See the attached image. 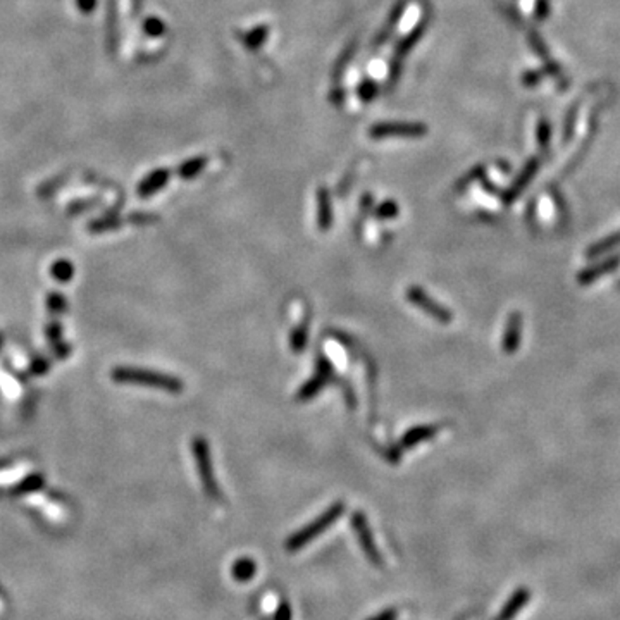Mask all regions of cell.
<instances>
[{
    "mask_svg": "<svg viewBox=\"0 0 620 620\" xmlns=\"http://www.w3.org/2000/svg\"><path fill=\"white\" fill-rule=\"evenodd\" d=\"M112 379L117 383L143 384V386L169 391V393H181L183 391V383L176 377L156 372V370L137 369V367H117L112 370Z\"/></svg>",
    "mask_w": 620,
    "mask_h": 620,
    "instance_id": "6da1fadb",
    "label": "cell"
},
{
    "mask_svg": "<svg viewBox=\"0 0 620 620\" xmlns=\"http://www.w3.org/2000/svg\"><path fill=\"white\" fill-rule=\"evenodd\" d=\"M343 510H345L343 504H335L333 507H329L321 517H319V519H315L310 526H307L305 529L293 534L292 538L288 539V543H286V550L293 553L298 552V550L303 548L305 545H309L312 539L317 538L321 533H324L329 526H333V524L338 520V517L343 513Z\"/></svg>",
    "mask_w": 620,
    "mask_h": 620,
    "instance_id": "7a4b0ae2",
    "label": "cell"
},
{
    "mask_svg": "<svg viewBox=\"0 0 620 620\" xmlns=\"http://www.w3.org/2000/svg\"><path fill=\"white\" fill-rule=\"evenodd\" d=\"M192 450L195 455V460L198 465V474H200L202 484H204V490L212 500H221V491H219L218 484H216L214 471H212V458H211V448H209V443L205 441L202 436H197L192 441Z\"/></svg>",
    "mask_w": 620,
    "mask_h": 620,
    "instance_id": "3957f363",
    "label": "cell"
},
{
    "mask_svg": "<svg viewBox=\"0 0 620 620\" xmlns=\"http://www.w3.org/2000/svg\"><path fill=\"white\" fill-rule=\"evenodd\" d=\"M407 298H409V302L412 303V305L419 307V309L425 312V314L431 315L434 321L441 322V324H448V322H451L450 310L445 309L441 303L436 302L434 298H431L421 286H409V289H407Z\"/></svg>",
    "mask_w": 620,
    "mask_h": 620,
    "instance_id": "277c9868",
    "label": "cell"
},
{
    "mask_svg": "<svg viewBox=\"0 0 620 620\" xmlns=\"http://www.w3.org/2000/svg\"><path fill=\"white\" fill-rule=\"evenodd\" d=\"M335 370H333V365L329 364V361L326 357H321L317 361V374H315L314 377H312V379H309L307 381L305 384H303L302 388H300V391H298V395H296V398L300 400V402H309V400H312L314 398V396H317L319 393H321L322 391V388L326 386V383H328V381H331L333 377H335Z\"/></svg>",
    "mask_w": 620,
    "mask_h": 620,
    "instance_id": "5b68a950",
    "label": "cell"
},
{
    "mask_svg": "<svg viewBox=\"0 0 620 620\" xmlns=\"http://www.w3.org/2000/svg\"><path fill=\"white\" fill-rule=\"evenodd\" d=\"M351 527H354V531L358 536V541H361V546L364 550L367 559L376 565V567H381L383 565V559H381L379 552H377V546L374 543L372 533H370L364 513H354V517H351Z\"/></svg>",
    "mask_w": 620,
    "mask_h": 620,
    "instance_id": "8992f818",
    "label": "cell"
},
{
    "mask_svg": "<svg viewBox=\"0 0 620 620\" xmlns=\"http://www.w3.org/2000/svg\"><path fill=\"white\" fill-rule=\"evenodd\" d=\"M167 181H169V171L166 169L153 171L152 174L146 176V178L140 183V186H138V195L143 198L153 195V193L159 192L160 188H164V186L167 185Z\"/></svg>",
    "mask_w": 620,
    "mask_h": 620,
    "instance_id": "52a82bcc",
    "label": "cell"
},
{
    "mask_svg": "<svg viewBox=\"0 0 620 620\" xmlns=\"http://www.w3.org/2000/svg\"><path fill=\"white\" fill-rule=\"evenodd\" d=\"M438 429H439L438 425H434V424L416 425V428L409 429V431L402 436V441H400V445H402L403 448H412V446H417L419 443L425 441V439H431L432 436L438 432Z\"/></svg>",
    "mask_w": 620,
    "mask_h": 620,
    "instance_id": "ba28073f",
    "label": "cell"
},
{
    "mask_svg": "<svg viewBox=\"0 0 620 620\" xmlns=\"http://www.w3.org/2000/svg\"><path fill=\"white\" fill-rule=\"evenodd\" d=\"M317 225L321 231H328L333 226V205L328 190L321 188L317 193Z\"/></svg>",
    "mask_w": 620,
    "mask_h": 620,
    "instance_id": "9c48e42d",
    "label": "cell"
},
{
    "mask_svg": "<svg viewBox=\"0 0 620 620\" xmlns=\"http://www.w3.org/2000/svg\"><path fill=\"white\" fill-rule=\"evenodd\" d=\"M255 570H257V567H255L254 560L240 559L238 562H234L233 568H231V574H233V577L236 579V581L247 582L254 577Z\"/></svg>",
    "mask_w": 620,
    "mask_h": 620,
    "instance_id": "30bf717a",
    "label": "cell"
},
{
    "mask_svg": "<svg viewBox=\"0 0 620 620\" xmlns=\"http://www.w3.org/2000/svg\"><path fill=\"white\" fill-rule=\"evenodd\" d=\"M307 341H309V329L307 324H300L298 328L293 329L292 336H289V347L295 354H302L307 348Z\"/></svg>",
    "mask_w": 620,
    "mask_h": 620,
    "instance_id": "8fae6325",
    "label": "cell"
},
{
    "mask_svg": "<svg viewBox=\"0 0 620 620\" xmlns=\"http://www.w3.org/2000/svg\"><path fill=\"white\" fill-rule=\"evenodd\" d=\"M50 273H52L54 280H57L61 282H68V281L73 280L75 267H73V264L69 262V260H57V262H54Z\"/></svg>",
    "mask_w": 620,
    "mask_h": 620,
    "instance_id": "7c38bea8",
    "label": "cell"
},
{
    "mask_svg": "<svg viewBox=\"0 0 620 620\" xmlns=\"http://www.w3.org/2000/svg\"><path fill=\"white\" fill-rule=\"evenodd\" d=\"M396 216H398V205H396L393 200L383 202V204L376 209V218L381 219V221H390V219L396 218Z\"/></svg>",
    "mask_w": 620,
    "mask_h": 620,
    "instance_id": "4fadbf2b",
    "label": "cell"
},
{
    "mask_svg": "<svg viewBox=\"0 0 620 620\" xmlns=\"http://www.w3.org/2000/svg\"><path fill=\"white\" fill-rule=\"evenodd\" d=\"M204 164H205V160L204 159H193V160H188V162H185L183 164L181 167H179V174H181V178H185V179H190V178H193V176H197L198 172L202 171V167H204Z\"/></svg>",
    "mask_w": 620,
    "mask_h": 620,
    "instance_id": "5bb4252c",
    "label": "cell"
},
{
    "mask_svg": "<svg viewBox=\"0 0 620 620\" xmlns=\"http://www.w3.org/2000/svg\"><path fill=\"white\" fill-rule=\"evenodd\" d=\"M517 315H513L508 322V328H507V336H505V350L507 351H513L517 347Z\"/></svg>",
    "mask_w": 620,
    "mask_h": 620,
    "instance_id": "9a60e30c",
    "label": "cell"
},
{
    "mask_svg": "<svg viewBox=\"0 0 620 620\" xmlns=\"http://www.w3.org/2000/svg\"><path fill=\"white\" fill-rule=\"evenodd\" d=\"M47 307L52 314H61V312L66 310V300L64 296L59 295V293H50L49 298H47Z\"/></svg>",
    "mask_w": 620,
    "mask_h": 620,
    "instance_id": "2e32d148",
    "label": "cell"
},
{
    "mask_svg": "<svg viewBox=\"0 0 620 620\" xmlns=\"http://www.w3.org/2000/svg\"><path fill=\"white\" fill-rule=\"evenodd\" d=\"M76 3H78V9L85 14L93 13L97 7V0H76Z\"/></svg>",
    "mask_w": 620,
    "mask_h": 620,
    "instance_id": "e0dca14e",
    "label": "cell"
},
{
    "mask_svg": "<svg viewBox=\"0 0 620 620\" xmlns=\"http://www.w3.org/2000/svg\"><path fill=\"white\" fill-rule=\"evenodd\" d=\"M119 226V222L117 221H114V219H111V221H105L104 225H102V222H91L90 225V231H105V229H114V227H117Z\"/></svg>",
    "mask_w": 620,
    "mask_h": 620,
    "instance_id": "ac0fdd59",
    "label": "cell"
},
{
    "mask_svg": "<svg viewBox=\"0 0 620 620\" xmlns=\"http://www.w3.org/2000/svg\"><path fill=\"white\" fill-rule=\"evenodd\" d=\"M47 336H49L52 341H57L61 338V324H59V322H52V324L47 328Z\"/></svg>",
    "mask_w": 620,
    "mask_h": 620,
    "instance_id": "d6986e66",
    "label": "cell"
},
{
    "mask_svg": "<svg viewBox=\"0 0 620 620\" xmlns=\"http://www.w3.org/2000/svg\"><path fill=\"white\" fill-rule=\"evenodd\" d=\"M274 620H292V608L288 605H281L278 614L274 615Z\"/></svg>",
    "mask_w": 620,
    "mask_h": 620,
    "instance_id": "ffe728a7",
    "label": "cell"
},
{
    "mask_svg": "<svg viewBox=\"0 0 620 620\" xmlns=\"http://www.w3.org/2000/svg\"><path fill=\"white\" fill-rule=\"evenodd\" d=\"M145 27H146V31H149L150 35H159V33L162 31V24H160L157 20H149L146 21Z\"/></svg>",
    "mask_w": 620,
    "mask_h": 620,
    "instance_id": "44dd1931",
    "label": "cell"
},
{
    "mask_svg": "<svg viewBox=\"0 0 620 620\" xmlns=\"http://www.w3.org/2000/svg\"><path fill=\"white\" fill-rule=\"evenodd\" d=\"M395 617H396L395 610H386V612H383V614L377 615V617H374L370 620H395Z\"/></svg>",
    "mask_w": 620,
    "mask_h": 620,
    "instance_id": "7402d4cb",
    "label": "cell"
},
{
    "mask_svg": "<svg viewBox=\"0 0 620 620\" xmlns=\"http://www.w3.org/2000/svg\"><path fill=\"white\" fill-rule=\"evenodd\" d=\"M0 343H2V338H0Z\"/></svg>",
    "mask_w": 620,
    "mask_h": 620,
    "instance_id": "603a6c76",
    "label": "cell"
}]
</instances>
